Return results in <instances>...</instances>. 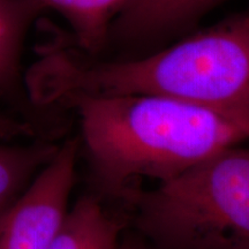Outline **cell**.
Masks as SVG:
<instances>
[{"label":"cell","mask_w":249,"mask_h":249,"mask_svg":"<svg viewBox=\"0 0 249 249\" xmlns=\"http://www.w3.org/2000/svg\"><path fill=\"white\" fill-rule=\"evenodd\" d=\"M26 88L36 110L76 95H148L249 112V13L134 55L90 54L64 33L35 49Z\"/></svg>","instance_id":"6da1fadb"},{"label":"cell","mask_w":249,"mask_h":249,"mask_svg":"<svg viewBox=\"0 0 249 249\" xmlns=\"http://www.w3.org/2000/svg\"><path fill=\"white\" fill-rule=\"evenodd\" d=\"M80 151L98 186L123 198L142 179L167 181L224 149L249 141V112L148 95H76Z\"/></svg>","instance_id":"7a4b0ae2"},{"label":"cell","mask_w":249,"mask_h":249,"mask_svg":"<svg viewBox=\"0 0 249 249\" xmlns=\"http://www.w3.org/2000/svg\"><path fill=\"white\" fill-rule=\"evenodd\" d=\"M224 149L151 189L127 193L139 231L160 249H249V144Z\"/></svg>","instance_id":"3957f363"},{"label":"cell","mask_w":249,"mask_h":249,"mask_svg":"<svg viewBox=\"0 0 249 249\" xmlns=\"http://www.w3.org/2000/svg\"><path fill=\"white\" fill-rule=\"evenodd\" d=\"M79 140L59 145L12 207L0 232V249H49L68 213V200L76 178Z\"/></svg>","instance_id":"277c9868"},{"label":"cell","mask_w":249,"mask_h":249,"mask_svg":"<svg viewBox=\"0 0 249 249\" xmlns=\"http://www.w3.org/2000/svg\"><path fill=\"white\" fill-rule=\"evenodd\" d=\"M226 0H138L117 18L107 49L151 50L187 35Z\"/></svg>","instance_id":"5b68a950"},{"label":"cell","mask_w":249,"mask_h":249,"mask_svg":"<svg viewBox=\"0 0 249 249\" xmlns=\"http://www.w3.org/2000/svg\"><path fill=\"white\" fill-rule=\"evenodd\" d=\"M43 13L36 0H0V98L27 114L35 107L26 88L24 51Z\"/></svg>","instance_id":"8992f818"},{"label":"cell","mask_w":249,"mask_h":249,"mask_svg":"<svg viewBox=\"0 0 249 249\" xmlns=\"http://www.w3.org/2000/svg\"><path fill=\"white\" fill-rule=\"evenodd\" d=\"M43 11L57 13L67 36L82 51L102 54L113 23L138 0H36Z\"/></svg>","instance_id":"52a82bcc"},{"label":"cell","mask_w":249,"mask_h":249,"mask_svg":"<svg viewBox=\"0 0 249 249\" xmlns=\"http://www.w3.org/2000/svg\"><path fill=\"white\" fill-rule=\"evenodd\" d=\"M121 229L98 198L82 196L68 210L49 249H118Z\"/></svg>","instance_id":"ba28073f"},{"label":"cell","mask_w":249,"mask_h":249,"mask_svg":"<svg viewBox=\"0 0 249 249\" xmlns=\"http://www.w3.org/2000/svg\"><path fill=\"white\" fill-rule=\"evenodd\" d=\"M58 148L46 141L17 144L0 140V210L8 209L18 201Z\"/></svg>","instance_id":"9c48e42d"},{"label":"cell","mask_w":249,"mask_h":249,"mask_svg":"<svg viewBox=\"0 0 249 249\" xmlns=\"http://www.w3.org/2000/svg\"><path fill=\"white\" fill-rule=\"evenodd\" d=\"M36 126L24 118H18L0 110V140L14 141L18 139L35 138Z\"/></svg>","instance_id":"30bf717a"},{"label":"cell","mask_w":249,"mask_h":249,"mask_svg":"<svg viewBox=\"0 0 249 249\" xmlns=\"http://www.w3.org/2000/svg\"><path fill=\"white\" fill-rule=\"evenodd\" d=\"M118 249H150L148 246L144 244H141L140 241L135 240H127L124 242H120L119 248Z\"/></svg>","instance_id":"8fae6325"},{"label":"cell","mask_w":249,"mask_h":249,"mask_svg":"<svg viewBox=\"0 0 249 249\" xmlns=\"http://www.w3.org/2000/svg\"><path fill=\"white\" fill-rule=\"evenodd\" d=\"M13 207V205H12ZM12 207L8 208V209H4V210H0V232L4 230V227L6 224H7L9 213H11Z\"/></svg>","instance_id":"7c38bea8"}]
</instances>
